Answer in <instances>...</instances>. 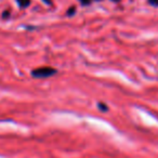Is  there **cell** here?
<instances>
[{
  "mask_svg": "<svg viewBox=\"0 0 158 158\" xmlns=\"http://www.w3.org/2000/svg\"><path fill=\"white\" fill-rule=\"evenodd\" d=\"M54 74H56V69L52 67H47V66L46 67L36 68L31 72V75L36 78H48V77H51Z\"/></svg>",
  "mask_w": 158,
  "mask_h": 158,
  "instance_id": "1",
  "label": "cell"
},
{
  "mask_svg": "<svg viewBox=\"0 0 158 158\" xmlns=\"http://www.w3.org/2000/svg\"><path fill=\"white\" fill-rule=\"evenodd\" d=\"M16 2L23 9V8H27L31 5V0H16Z\"/></svg>",
  "mask_w": 158,
  "mask_h": 158,
  "instance_id": "2",
  "label": "cell"
},
{
  "mask_svg": "<svg viewBox=\"0 0 158 158\" xmlns=\"http://www.w3.org/2000/svg\"><path fill=\"white\" fill-rule=\"evenodd\" d=\"M148 3L154 7H158V0H148Z\"/></svg>",
  "mask_w": 158,
  "mask_h": 158,
  "instance_id": "3",
  "label": "cell"
},
{
  "mask_svg": "<svg viewBox=\"0 0 158 158\" xmlns=\"http://www.w3.org/2000/svg\"><path fill=\"white\" fill-rule=\"evenodd\" d=\"M79 1H80V3L82 6H88L91 3V0H79Z\"/></svg>",
  "mask_w": 158,
  "mask_h": 158,
  "instance_id": "4",
  "label": "cell"
},
{
  "mask_svg": "<svg viewBox=\"0 0 158 158\" xmlns=\"http://www.w3.org/2000/svg\"><path fill=\"white\" fill-rule=\"evenodd\" d=\"M99 108L102 110H107V106H106V104H103V103L99 104Z\"/></svg>",
  "mask_w": 158,
  "mask_h": 158,
  "instance_id": "5",
  "label": "cell"
},
{
  "mask_svg": "<svg viewBox=\"0 0 158 158\" xmlns=\"http://www.w3.org/2000/svg\"><path fill=\"white\" fill-rule=\"evenodd\" d=\"M9 14H10V11H6V12H3V14H2L3 19H7L8 16H9Z\"/></svg>",
  "mask_w": 158,
  "mask_h": 158,
  "instance_id": "6",
  "label": "cell"
},
{
  "mask_svg": "<svg viewBox=\"0 0 158 158\" xmlns=\"http://www.w3.org/2000/svg\"><path fill=\"white\" fill-rule=\"evenodd\" d=\"M75 12V7H72V9H69V11H68V15H69V14H73Z\"/></svg>",
  "mask_w": 158,
  "mask_h": 158,
  "instance_id": "7",
  "label": "cell"
},
{
  "mask_svg": "<svg viewBox=\"0 0 158 158\" xmlns=\"http://www.w3.org/2000/svg\"><path fill=\"white\" fill-rule=\"evenodd\" d=\"M112 1H115V2H118V1H120V0H112Z\"/></svg>",
  "mask_w": 158,
  "mask_h": 158,
  "instance_id": "8",
  "label": "cell"
}]
</instances>
